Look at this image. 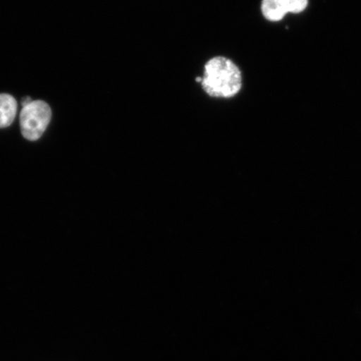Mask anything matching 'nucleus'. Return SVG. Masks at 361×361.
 Returning a JSON list of instances; mask_svg holds the SVG:
<instances>
[{"label": "nucleus", "instance_id": "nucleus-1", "mask_svg": "<svg viewBox=\"0 0 361 361\" xmlns=\"http://www.w3.org/2000/svg\"><path fill=\"white\" fill-rule=\"evenodd\" d=\"M201 84L212 97L231 98L242 88L241 71L229 59L216 56L207 62Z\"/></svg>", "mask_w": 361, "mask_h": 361}, {"label": "nucleus", "instance_id": "nucleus-2", "mask_svg": "<svg viewBox=\"0 0 361 361\" xmlns=\"http://www.w3.org/2000/svg\"><path fill=\"white\" fill-rule=\"evenodd\" d=\"M51 120V109L43 101H32L20 112V128L24 137L36 141L42 137Z\"/></svg>", "mask_w": 361, "mask_h": 361}, {"label": "nucleus", "instance_id": "nucleus-3", "mask_svg": "<svg viewBox=\"0 0 361 361\" xmlns=\"http://www.w3.org/2000/svg\"><path fill=\"white\" fill-rule=\"evenodd\" d=\"M308 4L309 0H263L261 10L266 20L276 22L288 13L303 12Z\"/></svg>", "mask_w": 361, "mask_h": 361}, {"label": "nucleus", "instance_id": "nucleus-4", "mask_svg": "<svg viewBox=\"0 0 361 361\" xmlns=\"http://www.w3.org/2000/svg\"><path fill=\"white\" fill-rule=\"evenodd\" d=\"M17 102L11 94H0V128H8L16 118Z\"/></svg>", "mask_w": 361, "mask_h": 361}]
</instances>
